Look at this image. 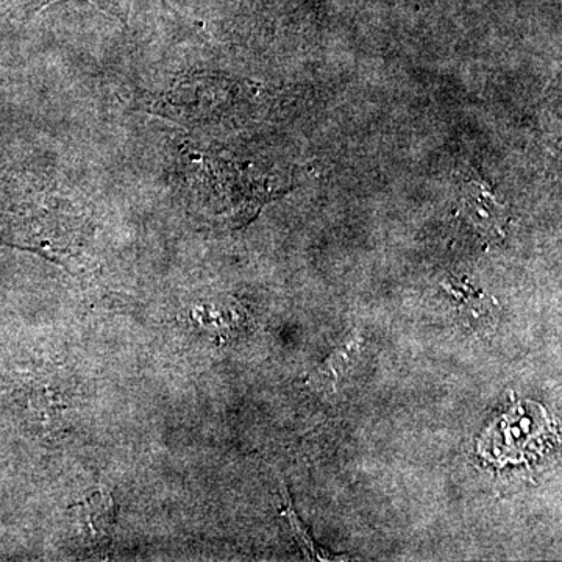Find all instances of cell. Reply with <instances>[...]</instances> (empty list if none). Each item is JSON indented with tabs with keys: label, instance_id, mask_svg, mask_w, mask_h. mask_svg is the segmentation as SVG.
Listing matches in <instances>:
<instances>
[{
	"label": "cell",
	"instance_id": "cell-1",
	"mask_svg": "<svg viewBox=\"0 0 562 562\" xmlns=\"http://www.w3.org/2000/svg\"><path fill=\"white\" fill-rule=\"evenodd\" d=\"M79 536L94 550L110 547L116 530L117 508L113 495L99 490L76 505L70 506Z\"/></svg>",
	"mask_w": 562,
	"mask_h": 562
},
{
	"label": "cell",
	"instance_id": "cell-2",
	"mask_svg": "<svg viewBox=\"0 0 562 562\" xmlns=\"http://www.w3.org/2000/svg\"><path fill=\"white\" fill-rule=\"evenodd\" d=\"M361 349V338L358 333H353L344 346L333 351L328 360L317 369L312 379V384L316 391H333L353 364L355 357Z\"/></svg>",
	"mask_w": 562,
	"mask_h": 562
},
{
	"label": "cell",
	"instance_id": "cell-3",
	"mask_svg": "<svg viewBox=\"0 0 562 562\" xmlns=\"http://www.w3.org/2000/svg\"><path fill=\"white\" fill-rule=\"evenodd\" d=\"M283 498L284 503H286V512H284V516H288V520H290L292 531H294L295 539L301 543L305 553H308L312 558H317V560H324L322 558L321 550L316 549L312 539H310L308 532L305 531L301 520H299L297 514H295L294 509H292V502L290 495H288L286 487L283 486Z\"/></svg>",
	"mask_w": 562,
	"mask_h": 562
},
{
	"label": "cell",
	"instance_id": "cell-4",
	"mask_svg": "<svg viewBox=\"0 0 562 562\" xmlns=\"http://www.w3.org/2000/svg\"><path fill=\"white\" fill-rule=\"evenodd\" d=\"M91 2L98 3L106 10H113L114 0H91Z\"/></svg>",
	"mask_w": 562,
	"mask_h": 562
}]
</instances>
